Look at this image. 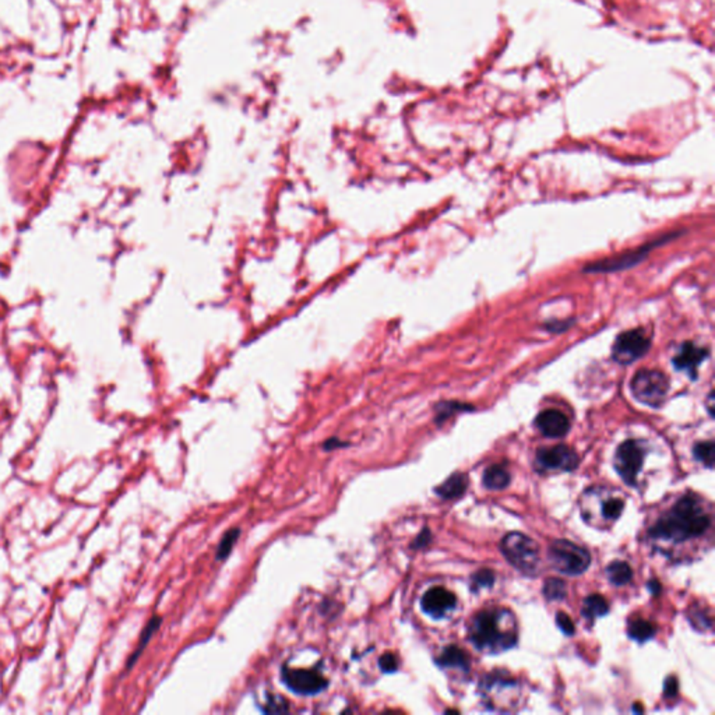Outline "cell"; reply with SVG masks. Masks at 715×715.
Segmentation results:
<instances>
[{
	"mask_svg": "<svg viewBox=\"0 0 715 715\" xmlns=\"http://www.w3.org/2000/svg\"><path fill=\"white\" fill-rule=\"evenodd\" d=\"M711 527V515L704 501L694 493L684 495L675 506L658 518L650 529V536L657 541L680 544L698 538Z\"/></svg>",
	"mask_w": 715,
	"mask_h": 715,
	"instance_id": "1",
	"label": "cell"
},
{
	"mask_svg": "<svg viewBox=\"0 0 715 715\" xmlns=\"http://www.w3.org/2000/svg\"><path fill=\"white\" fill-rule=\"evenodd\" d=\"M517 623L514 615L501 608L476 613L468 625V638L479 650L497 654L517 644Z\"/></svg>",
	"mask_w": 715,
	"mask_h": 715,
	"instance_id": "2",
	"label": "cell"
},
{
	"mask_svg": "<svg viewBox=\"0 0 715 715\" xmlns=\"http://www.w3.org/2000/svg\"><path fill=\"white\" fill-rule=\"evenodd\" d=\"M479 693L490 709L500 712L517 711L524 697L520 682L504 672L486 675L479 683Z\"/></svg>",
	"mask_w": 715,
	"mask_h": 715,
	"instance_id": "3",
	"label": "cell"
},
{
	"mask_svg": "<svg viewBox=\"0 0 715 715\" xmlns=\"http://www.w3.org/2000/svg\"><path fill=\"white\" fill-rule=\"evenodd\" d=\"M501 554L517 570L527 576L538 573L540 568V547L528 535L521 532L507 533L501 544Z\"/></svg>",
	"mask_w": 715,
	"mask_h": 715,
	"instance_id": "4",
	"label": "cell"
},
{
	"mask_svg": "<svg viewBox=\"0 0 715 715\" xmlns=\"http://www.w3.org/2000/svg\"><path fill=\"white\" fill-rule=\"evenodd\" d=\"M549 561L552 566L568 576H579L591 565V555L587 549L566 541L556 540L549 547Z\"/></svg>",
	"mask_w": 715,
	"mask_h": 715,
	"instance_id": "5",
	"label": "cell"
},
{
	"mask_svg": "<svg viewBox=\"0 0 715 715\" xmlns=\"http://www.w3.org/2000/svg\"><path fill=\"white\" fill-rule=\"evenodd\" d=\"M630 389L636 400L650 407H659L669 392L668 378L654 369H641L632 379Z\"/></svg>",
	"mask_w": 715,
	"mask_h": 715,
	"instance_id": "6",
	"label": "cell"
},
{
	"mask_svg": "<svg viewBox=\"0 0 715 715\" xmlns=\"http://www.w3.org/2000/svg\"><path fill=\"white\" fill-rule=\"evenodd\" d=\"M645 449L638 440L623 442L615 456V469L620 478L630 486H636L637 476L643 468Z\"/></svg>",
	"mask_w": 715,
	"mask_h": 715,
	"instance_id": "7",
	"label": "cell"
},
{
	"mask_svg": "<svg viewBox=\"0 0 715 715\" xmlns=\"http://www.w3.org/2000/svg\"><path fill=\"white\" fill-rule=\"evenodd\" d=\"M650 349V338L643 330H629L622 332L613 346L612 358L620 365H630L643 358Z\"/></svg>",
	"mask_w": 715,
	"mask_h": 715,
	"instance_id": "8",
	"label": "cell"
},
{
	"mask_svg": "<svg viewBox=\"0 0 715 715\" xmlns=\"http://www.w3.org/2000/svg\"><path fill=\"white\" fill-rule=\"evenodd\" d=\"M284 684L298 694H317L327 689L328 680L314 669H296L284 666L281 672Z\"/></svg>",
	"mask_w": 715,
	"mask_h": 715,
	"instance_id": "9",
	"label": "cell"
},
{
	"mask_svg": "<svg viewBox=\"0 0 715 715\" xmlns=\"http://www.w3.org/2000/svg\"><path fill=\"white\" fill-rule=\"evenodd\" d=\"M583 497L598 504L600 514H597V518L594 522L595 527H605V525L615 522L622 515L623 508H625V500L620 496H618L615 493H609L602 488L588 489V490H586Z\"/></svg>",
	"mask_w": 715,
	"mask_h": 715,
	"instance_id": "10",
	"label": "cell"
},
{
	"mask_svg": "<svg viewBox=\"0 0 715 715\" xmlns=\"http://www.w3.org/2000/svg\"><path fill=\"white\" fill-rule=\"evenodd\" d=\"M536 464L538 468L547 471H575L580 464L579 454L569 446L559 444L554 447H544L536 451Z\"/></svg>",
	"mask_w": 715,
	"mask_h": 715,
	"instance_id": "11",
	"label": "cell"
},
{
	"mask_svg": "<svg viewBox=\"0 0 715 715\" xmlns=\"http://www.w3.org/2000/svg\"><path fill=\"white\" fill-rule=\"evenodd\" d=\"M421 606L426 615L440 619L457 606V598L444 587H433L424 594Z\"/></svg>",
	"mask_w": 715,
	"mask_h": 715,
	"instance_id": "12",
	"label": "cell"
},
{
	"mask_svg": "<svg viewBox=\"0 0 715 715\" xmlns=\"http://www.w3.org/2000/svg\"><path fill=\"white\" fill-rule=\"evenodd\" d=\"M661 241L662 239H658V241H655L652 243H648V245H645L643 248L630 250V252H627L625 255H620V256H616V257H612V259H605V260H601V262H595L594 264L587 266L586 271L608 273V271H618V270L629 268L630 266H634L637 262L644 259L654 246H658L661 243Z\"/></svg>",
	"mask_w": 715,
	"mask_h": 715,
	"instance_id": "13",
	"label": "cell"
},
{
	"mask_svg": "<svg viewBox=\"0 0 715 715\" xmlns=\"http://www.w3.org/2000/svg\"><path fill=\"white\" fill-rule=\"evenodd\" d=\"M708 355L707 349L697 346L693 342H684L677 355L673 358V365L677 371L686 372L691 379H696L697 369Z\"/></svg>",
	"mask_w": 715,
	"mask_h": 715,
	"instance_id": "14",
	"label": "cell"
},
{
	"mask_svg": "<svg viewBox=\"0 0 715 715\" xmlns=\"http://www.w3.org/2000/svg\"><path fill=\"white\" fill-rule=\"evenodd\" d=\"M535 425L544 436L551 437V439L563 437L568 435V432L570 429L569 418L558 410L543 411L538 417H536Z\"/></svg>",
	"mask_w": 715,
	"mask_h": 715,
	"instance_id": "15",
	"label": "cell"
},
{
	"mask_svg": "<svg viewBox=\"0 0 715 715\" xmlns=\"http://www.w3.org/2000/svg\"><path fill=\"white\" fill-rule=\"evenodd\" d=\"M437 665L442 668H454L464 672L469 670V657L468 654L457 645H449L443 650V652L436 659Z\"/></svg>",
	"mask_w": 715,
	"mask_h": 715,
	"instance_id": "16",
	"label": "cell"
},
{
	"mask_svg": "<svg viewBox=\"0 0 715 715\" xmlns=\"http://www.w3.org/2000/svg\"><path fill=\"white\" fill-rule=\"evenodd\" d=\"M468 488V478L464 474H453L442 485L435 488V492L443 499H457L464 495Z\"/></svg>",
	"mask_w": 715,
	"mask_h": 715,
	"instance_id": "17",
	"label": "cell"
},
{
	"mask_svg": "<svg viewBox=\"0 0 715 715\" xmlns=\"http://www.w3.org/2000/svg\"><path fill=\"white\" fill-rule=\"evenodd\" d=\"M511 482L510 472L503 465H492L483 472V485L490 490L506 489Z\"/></svg>",
	"mask_w": 715,
	"mask_h": 715,
	"instance_id": "18",
	"label": "cell"
},
{
	"mask_svg": "<svg viewBox=\"0 0 715 715\" xmlns=\"http://www.w3.org/2000/svg\"><path fill=\"white\" fill-rule=\"evenodd\" d=\"M608 612H609V604L602 595L593 594V595L587 597L583 602L581 615L591 622H594L597 618L605 616Z\"/></svg>",
	"mask_w": 715,
	"mask_h": 715,
	"instance_id": "19",
	"label": "cell"
},
{
	"mask_svg": "<svg viewBox=\"0 0 715 715\" xmlns=\"http://www.w3.org/2000/svg\"><path fill=\"white\" fill-rule=\"evenodd\" d=\"M161 622H162V619H161L159 616H152V618L150 619V622L147 623V626L144 627V630H143V633H141V636H140L138 645L136 647L134 652L130 655V658H129V661H127L126 669H130V668L136 664L137 658L141 655V652L144 651V648H145V647H147V644L150 643V640H151V637L154 636V633L159 629Z\"/></svg>",
	"mask_w": 715,
	"mask_h": 715,
	"instance_id": "20",
	"label": "cell"
},
{
	"mask_svg": "<svg viewBox=\"0 0 715 715\" xmlns=\"http://www.w3.org/2000/svg\"><path fill=\"white\" fill-rule=\"evenodd\" d=\"M655 633H657V627L648 620L634 619L629 623L627 634L632 640H634L637 643H645V641L651 640L655 636Z\"/></svg>",
	"mask_w": 715,
	"mask_h": 715,
	"instance_id": "21",
	"label": "cell"
},
{
	"mask_svg": "<svg viewBox=\"0 0 715 715\" xmlns=\"http://www.w3.org/2000/svg\"><path fill=\"white\" fill-rule=\"evenodd\" d=\"M606 576L612 584L625 586L632 580L633 572H632V568L626 562L618 561V562H612L606 568Z\"/></svg>",
	"mask_w": 715,
	"mask_h": 715,
	"instance_id": "22",
	"label": "cell"
},
{
	"mask_svg": "<svg viewBox=\"0 0 715 715\" xmlns=\"http://www.w3.org/2000/svg\"><path fill=\"white\" fill-rule=\"evenodd\" d=\"M239 535H241V529L236 527L231 528L230 531H227L224 533V536L218 544V548H217V555H216L217 561H225L231 555V552L239 538Z\"/></svg>",
	"mask_w": 715,
	"mask_h": 715,
	"instance_id": "23",
	"label": "cell"
},
{
	"mask_svg": "<svg viewBox=\"0 0 715 715\" xmlns=\"http://www.w3.org/2000/svg\"><path fill=\"white\" fill-rule=\"evenodd\" d=\"M543 593L548 601H562L568 595V586L561 579H549L545 581Z\"/></svg>",
	"mask_w": 715,
	"mask_h": 715,
	"instance_id": "24",
	"label": "cell"
},
{
	"mask_svg": "<svg viewBox=\"0 0 715 715\" xmlns=\"http://www.w3.org/2000/svg\"><path fill=\"white\" fill-rule=\"evenodd\" d=\"M693 454L696 460L701 461L709 469L714 467V442H701L697 443L693 449Z\"/></svg>",
	"mask_w": 715,
	"mask_h": 715,
	"instance_id": "25",
	"label": "cell"
},
{
	"mask_svg": "<svg viewBox=\"0 0 715 715\" xmlns=\"http://www.w3.org/2000/svg\"><path fill=\"white\" fill-rule=\"evenodd\" d=\"M495 584V573L490 569H482L472 575L471 590L476 593L481 588H490Z\"/></svg>",
	"mask_w": 715,
	"mask_h": 715,
	"instance_id": "26",
	"label": "cell"
},
{
	"mask_svg": "<svg viewBox=\"0 0 715 715\" xmlns=\"http://www.w3.org/2000/svg\"><path fill=\"white\" fill-rule=\"evenodd\" d=\"M436 410H437V418H436V421L440 424V422H443L444 419H447L450 415H453V412L460 411V410H471V407H468V405H461V404H457V403H443V404H440Z\"/></svg>",
	"mask_w": 715,
	"mask_h": 715,
	"instance_id": "27",
	"label": "cell"
},
{
	"mask_svg": "<svg viewBox=\"0 0 715 715\" xmlns=\"http://www.w3.org/2000/svg\"><path fill=\"white\" fill-rule=\"evenodd\" d=\"M689 620L691 622V625L696 627V629H700V630H709L711 629V619L708 615H705L702 611L700 609H693V612L689 613Z\"/></svg>",
	"mask_w": 715,
	"mask_h": 715,
	"instance_id": "28",
	"label": "cell"
},
{
	"mask_svg": "<svg viewBox=\"0 0 715 715\" xmlns=\"http://www.w3.org/2000/svg\"><path fill=\"white\" fill-rule=\"evenodd\" d=\"M379 666L386 673H393L399 668L397 657L393 652H386L379 658Z\"/></svg>",
	"mask_w": 715,
	"mask_h": 715,
	"instance_id": "29",
	"label": "cell"
},
{
	"mask_svg": "<svg viewBox=\"0 0 715 715\" xmlns=\"http://www.w3.org/2000/svg\"><path fill=\"white\" fill-rule=\"evenodd\" d=\"M556 625L566 636H573L575 632H576L573 620L565 612H558L556 613Z\"/></svg>",
	"mask_w": 715,
	"mask_h": 715,
	"instance_id": "30",
	"label": "cell"
},
{
	"mask_svg": "<svg viewBox=\"0 0 715 715\" xmlns=\"http://www.w3.org/2000/svg\"><path fill=\"white\" fill-rule=\"evenodd\" d=\"M267 707L264 708L266 712H285L289 709V705L287 702V700H284L282 697H270V700L267 701L266 704Z\"/></svg>",
	"mask_w": 715,
	"mask_h": 715,
	"instance_id": "31",
	"label": "cell"
},
{
	"mask_svg": "<svg viewBox=\"0 0 715 715\" xmlns=\"http://www.w3.org/2000/svg\"><path fill=\"white\" fill-rule=\"evenodd\" d=\"M431 541H432V533H431L429 528H424L411 547H412V549H422V548L428 547L431 544Z\"/></svg>",
	"mask_w": 715,
	"mask_h": 715,
	"instance_id": "32",
	"label": "cell"
},
{
	"mask_svg": "<svg viewBox=\"0 0 715 715\" xmlns=\"http://www.w3.org/2000/svg\"><path fill=\"white\" fill-rule=\"evenodd\" d=\"M664 693H665V697H675L677 694V680L675 676L666 677L665 684H664Z\"/></svg>",
	"mask_w": 715,
	"mask_h": 715,
	"instance_id": "33",
	"label": "cell"
},
{
	"mask_svg": "<svg viewBox=\"0 0 715 715\" xmlns=\"http://www.w3.org/2000/svg\"><path fill=\"white\" fill-rule=\"evenodd\" d=\"M342 446H345V443H344V442H341V440H339V439H337V437H331V439H328V440H326V442H324L323 449H324L326 451H332V450L339 449V447H342Z\"/></svg>",
	"mask_w": 715,
	"mask_h": 715,
	"instance_id": "34",
	"label": "cell"
},
{
	"mask_svg": "<svg viewBox=\"0 0 715 715\" xmlns=\"http://www.w3.org/2000/svg\"><path fill=\"white\" fill-rule=\"evenodd\" d=\"M648 588L651 590V593H652L654 595H658V594L661 593V584H659L657 580L650 581V583H648Z\"/></svg>",
	"mask_w": 715,
	"mask_h": 715,
	"instance_id": "35",
	"label": "cell"
},
{
	"mask_svg": "<svg viewBox=\"0 0 715 715\" xmlns=\"http://www.w3.org/2000/svg\"><path fill=\"white\" fill-rule=\"evenodd\" d=\"M708 412L712 417L714 415V396L712 393L708 396Z\"/></svg>",
	"mask_w": 715,
	"mask_h": 715,
	"instance_id": "36",
	"label": "cell"
}]
</instances>
